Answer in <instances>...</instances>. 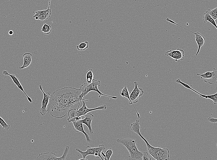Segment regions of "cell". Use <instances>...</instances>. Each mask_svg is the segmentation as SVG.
I'll return each instance as SVG.
<instances>
[{
  "label": "cell",
  "mask_w": 217,
  "mask_h": 160,
  "mask_svg": "<svg viewBox=\"0 0 217 160\" xmlns=\"http://www.w3.org/2000/svg\"><path fill=\"white\" fill-rule=\"evenodd\" d=\"M81 93L79 89L71 87L56 90L51 95L47 112L53 117L62 118L66 116L70 108L78 103Z\"/></svg>",
  "instance_id": "6da1fadb"
},
{
  "label": "cell",
  "mask_w": 217,
  "mask_h": 160,
  "mask_svg": "<svg viewBox=\"0 0 217 160\" xmlns=\"http://www.w3.org/2000/svg\"><path fill=\"white\" fill-rule=\"evenodd\" d=\"M116 142L124 146L129 151V160H142L143 152L139 151L136 145L137 140L130 138H120Z\"/></svg>",
  "instance_id": "7a4b0ae2"
},
{
  "label": "cell",
  "mask_w": 217,
  "mask_h": 160,
  "mask_svg": "<svg viewBox=\"0 0 217 160\" xmlns=\"http://www.w3.org/2000/svg\"><path fill=\"white\" fill-rule=\"evenodd\" d=\"M100 80L93 79L92 82L91 83L88 84L86 82L80 86L79 89L81 91V93L79 95V101L78 103V107L77 109H78L82 100L88 101V100L83 99L82 98L83 97L86 96L89 92L91 91H94L97 92L99 94L98 96L99 98H100L101 95H103L114 99H117V97L116 96H109L102 93L98 90V87L100 86Z\"/></svg>",
  "instance_id": "3957f363"
},
{
  "label": "cell",
  "mask_w": 217,
  "mask_h": 160,
  "mask_svg": "<svg viewBox=\"0 0 217 160\" xmlns=\"http://www.w3.org/2000/svg\"><path fill=\"white\" fill-rule=\"evenodd\" d=\"M145 142L148 153L157 160H168L170 157L169 150L166 148L154 147L151 146L141 133L138 135Z\"/></svg>",
  "instance_id": "277c9868"
},
{
  "label": "cell",
  "mask_w": 217,
  "mask_h": 160,
  "mask_svg": "<svg viewBox=\"0 0 217 160\" xmlns=\"http://www.w3.org/2000/svg\"><path fill=\"white\" fill-rule=\"evenodd\" d=\"M83 106L79 109L75 108L69 109L68 113V117L67 120L75 117H80L84 116L89 112L96 110H105L106 106L103 105L94 108L90 109L87 108L85 102L83 101Z\"/></svg>",
  "instance_id": "5b68a950"
},
{
  "label": "cell",
  "mask_w": 217,
  "mask_h": 160,
  "mask_svg": "<svg viewBox=\"0 0 217 160\" xmlns=\"http://www.w3.org/2000/svg\"><path fill=\"white\" fill-rule=\"evenodd\" d=\"M200 76L201 78L205 82L213 84L217 82V70L213 68L212 71H207L203 74H197Z\"/></svg>",
  "instance_id": "8992f818"
},
{
  "label": "cell",
  "mask_w": 217,
  "mask_h": 160,
  "mask_svg": "<svg viewBox=\"0 0 217 160\" xmlns=\"http://www.w3.org/2000/svg\"><path fill=\"white\" fill-rule=\"evenodd\" d=\"M165 55L170 57L175 62H179L184 59V52L182 49L178 48L174 50H170L166 51L165 53Z\"/></svg>",
  "instance_id": "52a82bcc"
},
{
  "label": "cell",
  "mask_w": 217,
  "mask_h": 160,
  "mask_svg": "<svg viewBox=\"0 0 217 160\" xmlns=\"http://www.w3.org/2000/svg\"><path fill=\"white\" fill-rule=\"evenodd\" d=\"M39 87L40 90L42 92L43 97L42 100V106L39 108V111L40 114L42 115H45L47 112V107L48 105L49 99L51 95V92L48 91L45 93L43 91L42 86L39 85Z\"/></svg>",
  "instance_id": "ba28073f"
},
{
  "label": "cell",
  "mask_w": 217,
  "mask_h": 160,
  "mask_svg": "<svg viewBox=\"0 0 217 160\" xmlns=\"http://www.w3.org/2000/svg\"><path fill=\"white\" fill-rule=\"evenodd\" d=\"M134 83L135 84L134 88L129 94L130 99L133 104L137 102L139 98L143 95L144 92L142 88L138 87L137 82H134Z\"/></svg>",
  "instance_id": "9c48e42d"
},
{
  "label": "cell",
  "mask_w": 217,
  "mask_h": 160,
  "mask_svg": "<svg viewBox=\"0 0 217 160\" xmlns=\"http://www.w3.org/2000/svg\"><path fill=\"white\" fill-rule=\"evenodd\" d=\"M72 123L73 130L76 132H80L83 133L85 135L87 142L89 143H91L92 141L91 138L89 134L84 131L83 124L78 121H73Z\"/></svg>",
  "instance_id": "30bf717a"
},
{
  "label": "cell",
  "mask_w": 217,
  "mask_h": 160,
  "mask_svg": "<svg viewBox=\"0 0 217 160\" xmlns=\"http://www.w3.org/2000/svg\"><path fill=\"white\" fill-rule=\"evenodd\" d=\"M2 73L5 75H8L10 76L11 78L17 86L18 88L22 91L24 94H25L29 102L31 103L33 102V101L31 100V98L24 91L23 88L20 83L18 79L16 77L15 74H9L8 72L6 70H4L3 72Z\"/></svg>",
  "instance_id": "8fae6325"
},
{
  "label": "cell",
  "mask_w": 217,
  "mask_h": 160,
  "mask_svg": "<svg viewBox=\"0 0 217 160\" xmlns=\"http://www.w3.org/2000/svg\"><path fill=\"white\" fill-rule=\"evenodd\" d=\"M85 118L78 121L85 124L88 127L90 134H92L93 131L91 127V122L93 120L94 115L90 113H88L84 115Z\"/></svg>",
  "instance_id": "7c38bea8"
},
{
  "label": "cell",
  "mask_w": 217,
  "mask_h": 160,
  "mask_svg": "<svg viewBox=\"0 0 217 160\" xmlns=\"http://www.w3.org/2000/svg\"><path fill=\"white\" fill-rule=\"evenodd\" d=\"M37 160H59V157L53 152H46L39 154L36 158Z\"/></svg>",
  "instance_id": "4fadbf2b"
},
{
  "label": "cell",
  "mask_w": 217,
  "mask_h": 160,
  "mask_svg": "<svg viewBox=\"0 0 217 160\" xmlns=\"http://www.w3.org/2000/svg\"><path fill=\"white\" fill-rule=\"evenodd\" d=\"M195 36V39L198 48L195 55H197L199 53L201 48L204 45L206 39L204 36L200 34L199 32L194 33Z\"/></svg>",
  "instance_id": "5bb4252c"
},
{
  "label": "cell",
  "mask_w": 217,
  "mask_h": 160,
  "mask_svg": "<svg viewBox=\"0 0 217 160\" xmlns=\"http://www.w3.org/2000/svg\"><path fill=\"white\" fill-rule=\"evenodd\" d=\"M86 150L85 151H83L78 148H76V150L79 152L82 155L83 158L85 159L86 157L89 155H95L96 153V147H91L90 146L87 145L85 146Z\"/></svg>",
  "instance_id": "9a60e30c"
},
{
  "label": "cell",
  "mask_w": 217,
  "mask_h": 160,
  "mask_svg": "<svg viewBox=\"0 0 217 160\" xmlns=\"http://www.w3.org/2000/svg\"><path fill=\"white\" fill-rule=\"evenodd\" d=\"M23 66L19 68V69H23L27 67L31 62L32 54L29 52H26L23 55Z\"/></svg>",
  "instance_id": "2e32d148"
},
{
  "label": "cell",
  "mask_w": 217,
  "mask_h": 160,
  "mask_svg": "<svg viewBox=\"0 0 217 160\" xmlns=\"http://www.w3.org/2000/svg\"><path fill=\"white\" fill-rule=\"evenodd\" d=\"M120 94L123 97L125 98H128L129 101V104L130 105H132L134 109H135V111L137 113V115L138 118H140V116L139 114L138 113V112L137 111L135 107L133 105L131 102L129 98V92L128 90L127 86L126 85L124 86L123 89L121 90L120 92Z\"/></svg>",
  "instance_id": "e0dca14e"
},
{
  "label": "cell",
  "mask_w": 217,
  "mask_h": 160,
  "mask_svg": "<svg viewBox=\"0 0 217 160\" xmlns=\"http://www.w3.org/2000/svg\"><path fill=\"white\" fill-rule=\"evenodd\" d=\"M140 120H137L135 122L132 123L130 126V130L138 135L140 133Z\"/></svg>",
  "instance_id": "ac0fdd59"
},
{
  "label": "cell",
  "mask_w": 217,
  "mask_h": 160,
  "mask_svg": "<svg viewBox=\"0 0 217 160\" xmlns=\"http://www.w3.org/2000/svg\"><path fill=\"white\" fill-rule=\"evenodd\" d=\"M203 20L204 23H206L208 21L212 24L216 29H217V25L215 21L206 12L204 14Z\"/></svg>",
  "instance_id": "d6986e66"
},
{
  "label": "cell",
  "mask_w": 217,
  "mask_h": 160,
  "mask_svg": "<svg viewBox=\"0 0 217 160\" xmlns=\"http://www.w3.org/2000/svg\"><path fill=\"white\" fill-rule=\"evenodd\" d=\"M93 74L92 69H89L86 72V82L88 84L91 83L92 82L93 78Z\"/></svg>",
  "instance_id": "ffe728a7"
},
{
  "label": "cell",
  "mask_w": 217,
  "mask_h": 160,
  "mask_svg": "<svg viewBox=\"0 0 217 160\" xmlns=\"http://www.w3.org/2000/svg\"><path fill=\"white\" fill-rule=\"evenodd\" d=\"M102 154L104 157V159L105 160H109L113 152L111 148H108L106 149L104 151V152H101Z\"/></svg>",
  "instance_id": "44dd1931"
},
{
  "label": "cell",
  "mask_w": 217,
  "mask_h": 160,
  "mask_svg": "<svg viewBox=\"0 0 217 160\" xmlns=\"http://www.w3.org/2000/svg\"><path fill=\"white\" fill-rule=\"evenodd\" d=\"M51 12V10L49 9L46 10H43L41 11H37L35 12V14L33 16L36 20L38 19L39 17L41 15L46 14Z\"/></svg>",
  "instance_id": "7402d4cb"
},
{
  "label": "cell",
  "mask_w": 217,
  "mask_h": 160,
  "mask_svg": "<svg viewBox=\"0 0 217 160\" xmlns=\"http://www.w3.org/2000/svg\"><path fill=\"white\" fill-rule=\"evenodd\" d=\"M41 31L45 34H49L52 31L51 26L46 23H44L41 28Z\"/></svg>",
  "instance_id": "603a6c76"
},
{
  "label": "cell",
  "mask_w": 217,
  "mask_h": 160,
  "mask_svg": "<svg viewBox=\"0 0 217 160\" xmlns=\"http://www.w3.org/2000/svg\"><path fill=\"white\" fill-rule=\"evenodd\" d=\"M176 82L177 83H180L182 85V86H183L184 87H185L188 89H190L191 90H192L193 91H194L195 93L198 94H199L200 95V97L202 98H203V94H200L197 91L195 90L194 89H193L192 88H191L189 85H188V84H186L185 83H184L183 82H182V81H181V80L179 79H178L176 80Z\"/></svg>",
  "instance_id": "cb8c5ba5"
},
{
  "label": "cell",
  "mask_w": 217,
  "mask_h": 160,
  "mask_svg": "<svg viewBox=\"0 0 217 160\" xmlns=\"http://www.w3.org/2000/svg\"><path fill=\"white\" fill-rule=\"evenodd\" d=\"M89 46L88 42L85 41L84 42L80 43L76 46L77 49L78 50H84L88 48Z\"/></svg>",
  "instance_id": "d4e9b609"
},
{
  "label": "cell",
  "mask_w": 217,
  "mask_h": 160,
  "mask_svg": "<svg viewBox=\"0 0 217 160\" xmlns=\"http://www.w3.org/2000/svg\"><path fill=\"white\" fill-rule=\"evenodd\" d=\"M215 20L217 18V7L212 10L209 9L206 11Z\"/></svg>",
  "instance_id": "484cf974"
},
{
  "label": "cell",
  "mask_w": 217,
  "mask_h": 160,
  "mask_svg": "<svg viewBox=\"0 0 217 160\" xmlns=\"http://www.w3.org/2000/svg\"><path fill=\"white\" fill-rule=\"evenodd\" d=\"M204 98L206 99L209 98L212 100L215 104H216L217 103V93L211 95H205Z\"/></svg>",
  "instance_id": "4316f807"
},
{
  "label": "cell",
  "mask_w": 217,
  "mask_h": 160,
  "mask_svg": "<svg viewBox=\"0 0 217 160\" xmlns=\"http://www.w3.org/2000/svg\"><path fill=\"white\" fill-rule=\"evenodd\" d=\"M0 124L3 129L8 130L10 128V125L7 124L5 120L0 116Z\"/></svg>",
  "instance_id": "83f0119b"
},
{
  "label": "cell",
  "mask_w": 217,
  "mask_h": 160,
  "mask_svg": "<svg viewBox=\"0 0 217 160\" xmlns=\"http://www.w3.org/2000/svg\"><path fill=\"white\" fill-rule=\"evenodd\" d=\"M69 150V146H66L65 147L64 151L63 152V155L61 157H59V160H65Z\"/></svg>",
  "instance_id": "f1b7e54d"
},
{
  "label": "cell",
  "mask_w": 217,
  "mask_h": 160,
  "mask_svg": "<svg viewBox=\"0 0 217 160\" xmlns=\"http://www.w3.org/2000/svg\"><path fill=\"white\" fill-rule=\"evenodd\" d=\"M142 159L143 160H151V158L150 157L147 152H144L143 153Z\"/></svg>",
  "instance_id": "f546056e"
},
{
  "label": "cell",
  "mask_w": 217,
  "mask_h": 160,
  "mask_svg": "<svg viewBox=\"0 0 217 160\" xmlns=\"http://www.w3.org/2000/svg\"><path fill=\"white\" fill-rule=\"evenodd\" d=\"M81 117L80 116V117H74L72 118L71 119L68 120V121L69 123L72 122L74 121H77L81 120Z\"/></svg>",
  "instance_id": "4dcf8cb0"
},
{
  "label": "cell",
  "mask_w": 217,
  "mask_h": 160,
  "mask_svg": "<svg viewBox=\"0 0 217 160\" xmlns=\"http://www.w3.org/2000/svg\"><path fill=\"white\" fill-rule=\"evenodd\" d=\"M166 20L167 21H168V22H170V23H173V24H175V25H177V26H180V27H182V28H184V29H186V30H188V31H190V32H191L193 33V34H194V32H192V31H190V30H188L187 29H186V28H184V27H182V26H180V25H179L177 24V23H175V22H174L172 20H171V19H169V18H167Z\"/></svg>",
  "instance_id": "1f68e13d"
},
{
  "label": "cell",
  "mask_w": 217,
  "mask_h": 160,
  "mask_svg": "<svg viewBox=\"0 0 217 160\" xmlns=\"http://www.w3.org/2000/svg\"><path fill=\"white\" fill-rule=\"evenodd\" d=\"M207 120L210 122L212 123H215L217 122V119L211 117H209L207 118Z\"/></svg>",
  "instance_id": "d6a6232c"
},
{
  "label": "cell",
  "mask_w": 217,
  "mask_h": 160,
  "mask_svg": "<svg viewBox=\"0 0 217 160\" xmlns=\"http://www.w3.org/2000/svg\"><path fill=\"white\" fill-rule=\"evenodd\" d=\"M13 31L12 30H10L8 32V34L10 35H12L13 34Z\"/></svg>",
  "instance_id": "836d02e7"
},
{
  "label": "cell",
  "mask_w": 217,
  "mask_h": 160,
  "mask_svg": "<svg viewBox=\"0 0 217 160\" xmlns=\"http://www.w3.org/2000/svg\"><path fill=\"white\" fill-rule=\"evenodd\" d=\"M51 0H49V2L48 6V9H49L50 6V2H51Z\"/></svg>",
  "instance_id": "e575fe53"
},
{
  "label": "cell",
  "mask_w": 217,
  "mask_h": 160,
  "mask_svg": "<svg viewBox=\"0 0 217 160\" xmlns=\"http://www.w3.org/2000/svg\"><path fill=\"white\" fill-rule=\"evenodd\" d=\"M79 160H87L88 159H86V158H85V159H84V158H82L80 159H79Z\"/></svg>",
  "instance_id": "d590c367"
}]
</instances>
